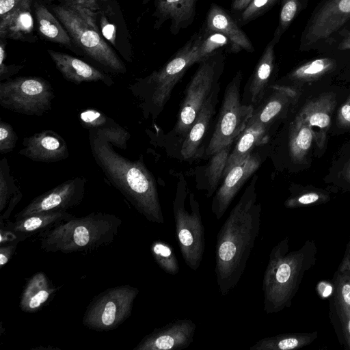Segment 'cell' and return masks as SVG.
<instances>
[{
    "instance_id": "cell-38",
    "label": "cell",
    "mask_w": 350,
    "mask_h": 350,
    "mask_svg": "<svg viewBox=\"0 0 350 350\" xmlns=\"http://www.w3.org/2000/svg\"><path fill=\"white\" fill-rule=\"evenodd\" d=\"M150 250L154 260L165 273L176 275L179 272L178 260L170 245L158 240L152 243Z\"/></svg>"
},
{
    "instance_id": "cell-21",
    "label": "cell",
    "mask_w": 350,
    "mask_h": 350,
    "mask_svg": "<svg viewBox=\"0 0 350 350\" xmlns=\"http://www.w3.org/2000/svg\"><path fill=\"white\" fill-rule=\"evenodd\" d=\"M47 51L57 69L66 80L75 84L100 81L108 87L114 85L109 75L83 60L52 49H48Z\"/></svg>"
},
{
    "instance_id": "cell-5",
    "label": "cell",
    "mask_w": 350,
    "mask_h": 350,
    "mask_svg": "<svg viewBox=\"0 0 350 350\" xmlns=\"http://www.w3.org/2000/svg\"><path fill=\"white\" fill-rule=\"evenodd\" d=\"M201 37L187 43L163 67L150 75L136 79L129 89L138 102L144 118L156 119L169 100L172 90L194 63L199 62Z\"/></svg>"
},
{
    "instance_id": "cell-14",
    "label": "cell",
    "mask_w": 350,
    "mask_h": 350,
    "mask_svg": "<svg viewBox=\"0 0 350 350\" xmlns=\"http://www.w3.org/2000/svg\"><path fill=\"white\" fill-rule=\"evenodd\" d=\"M87 182V178L83 176H77L63 182L33 199L15 215V219L40 213L67 211L78 206L83 200Z\"/></svg>"
},
{
    "instance_id": "cell-1",
    "label": "cell",
    "mask_w": 350,
    "mask_h": 350,
    "mask_svg": "<svg viewBox=\"0 0 350 350\" xmlns=\"http://www.w3.org/2000/svg\"><path fill=\"white\" fill-rule=\"evenodd\" d=\"M255 175L219 229L215 244V273L221 296L241 278L260 229Z\"/></svg>"
},
{
    "instance_id": "cell-2",
    "label": "cell",
    "mask_w": 350,
    "mask_h": 350,
    "mask_svg": "<svg viewBox=\"0 0 350 350\" xmlns=\"http://www.w3.org/2000/svg\"><path fill=\"white\" fill-rule=\"evenodd\" d=\"M88 131L92 157L111 185L148 221L163 224L156 181L142 157L131 161L114 150L104 134Z\"/></svg>"
},
{
    "instance_id": "cell-49",
    "label": "cell",
    "mask_w": 350,
    "mask_h": 350,
    "mask_svg": "<svg viewBox=\"0 0 350 350\" xmlns=\"http://www.w3.org/2000/svg\"><path fill=\"white\" fill-rule=\"evenodd\" d=\"M252 0H234L232 8L236 10L245 9Z\"/></svg>"
},
{
    "instance_id": "cell-13",
    "label": "cell",
    "mask_w": 350,
    "mask_h": 350,
    "mask_svg": "<svg viewBox=\"0 0 350 350\" xmlns=\"http://www.w3.org/2000/svg\"><path fill=\"white\" fill-rule=\"evenodd\" d=\"M350 20V0H325L314 12L304 31L301 48L329 40Z\"/></svg>"
},
{
    "instance_id": "cell-28",
    "label": "cell",
    "mask_w": 350,
    "mask_h": 350,
    "mask_svg": "<svg viewBox=\"0 0 350 350\" xmlns=\"http://www.w3.org/2000/svg\"><path fill=\"white\" fill-rule=\"evenodd\" d=\"M207 27L210 31L225 35L231 41L233 51L244 49L253 51V46L244 32L227 13L217 5L212 6L209 11Z\"/></svg>"
},
{
    "instance_id": "cell-22",
    "label": "cell",
    "mask_w": 350,
    "mask_h": 350,
    "mask_svg": "<svg viewBox=\"0 0 350 350\" xmlns=\"http://www.w3.org/2000/svg\"><path fill=\"white\" fill-rule=\"evenodd\" d=\"M220 90L219 83L201 108L196 120L182 142L180 154L184 159L196 156L215 113Z\"/></svg>"
},
{
    "instance_id": "cell-12",
    "label": "cell",
    "mask_w": 350,
    "mask_h": 350,
    "mask_svg": "<svg viewBox=\"0 0 350 350\" xmlns=\"http://www.w3.org/2000/svg\"><path fill=\"white\" fill-rule=\"evenodd\" d=\"M218 84L215 64L213 62L203 60L185 90L172 131L182 142L201 108Z\"/></svg>"
},
{
    "instance_id": "cell-39",
    "label": "cell",
    "mask_w": 350,
    "mask_h": 350,
    "mask_svg": "<svg viewBox=\"0 0 350 350\" xmlns=\"http://www.w3.org/2000/svg\"><path fill=\"white\" fill-rule=\"evenodd\" d=\"M18 137L13 126L2 120L0 121V153L7 154L13 151Z\"/></svg>"
},
{
    "instance_id": "cell-52",
    "label": "cell",
    "mask_w": 350,
    "mask_h": 350,
    "mask_svg": "<svg viewBox=\"0 0 350 350\" xmlns=\"http://www.w3.org/2000/svg\"><path fill=\"white\" fill-rule=\"evenodd\" d=\"M148 1H149V0H144V3H146Z\"/></svg>"
},
{
    "instance_id": "cell-32",
    "label": "cell",
    "mask_w": 350,
    "mask_h": 350,
    "mask_svg": "<svg viewBox=\"0 0 350 350\" xmlns=\"http://www.w3.org/2000/svg\"><path fill=\"white\" fill-rule=\"evenodd\" d=\"M313 332H293L265 337L257 340L250 350H293L303 348L313 342L318 337Z\"/></svg>"
},
{
    "instance_id": "cell-27",
    "label": "cell",
    "mask_w": 350,
    "mask_h": 350,
    "mask_svg": "<svg viewBox=\"0 0 350 350\" xmlns=\"http://www.w3.org/2000/svg\"><path fill=\"white\" fill-rule=\"evenodd\" d=\"M33 10L38 31L44 39L80 54L68 31L53 13L38 1L33 3Z\"/></svg>"
},
{
    "instance_id": "cell-16",
    "label": "cell",
    "mask_w": 350,
    "mask_h": 350,
    "mask_svg": "<svg viewBox=\"0 0 350 350\" xmlns=\"http://www.w3.org/2000/svg\"><path fill=\"white\" fill-rule=\"evenodd\" d=\"M196 325L191 319H176L145 336L134 350H176L193 341Z\"/></svg>"
},
{
    "instance_id": "cell-10",
    "label": "cell",
    "mask_w": 350,
    "mask_h": 350,
    "mask_svg": "<svg viewBox=\"0 0 350 350\" xmlns=\"http://www.w3.org/2000/svg\"><path fill=\"white\" fill-rule=\"evenodd\" d=\"M138 293L139 289L129 284L103 291L87 307L82 323L100 332L116 329L131 314Z\"/></svg>"
},
{
    "instance_id": "cell-15",
    "label": "cell",
    "mask_w": 350,
    "mask_h": 350,
    "mask_svg": "<svg viewBox=\"0 0 350 350\" xmlns=\"http://www.w3.org/2000/svg\"><path fill=\"white\" fill-rule=\"evenodd\" d=\"M329 317L340 345L350 350V269L334 273Z\"/></svg>"
},
{
    "instance_id": "cell-50",
    "label": "cell",
    "mask_w": 350,
    "mask_h": 350,
    "mask_svg": "<svg viewBox=\"0 0 350 350\" xmlns=\"http://www.w3.org/2000/svg\"><path fill=\"white\" fill-rule=\"evenodd\" d=\"M342 174L347 181L350 183V160L345 166Z\"/></svg>"
},
{
    "instance_id": "cell-26",
    "label": "cell",
    "mask_w": 350,
    "mask_h": 350,
    "mask_svg": "<svg viewBox=\"0 0 350 350\" xmlns=\"http://www.w3.org/2000/svg\"><path fill=\"white\" fill-rule=\"evenodd\" d=\"M268 129L260 124L247 122L244 130L236 139L235 146L229 154L222 178L232 167L252 154L254 148L268 142Z\"/></svg>"
},
{
    "instance_id": "cell-51",
    "label": "cell",
    "mask_w": 350,
    "mask_h": 350,
    "mask_svg": "<svg viewBox=\"0 0 350 350\" xmlns=\"http://www.w3.org/2000/svg\"><path fill=\"white\" fill-rule=\"evenodd\" d=\"M46 2H51V1H63V0H44Z\"/></svg>"
},
{
    "instance_id": "cell-41",
    "label": "cell",
    "mask_w": 350,
    "mask_h": 350,
    "mask_svg": "<svg viewBox=\"0 0 350 350\" xmlns=\"http://www.w3.org/2000/svg\"><path fill=\"white\" fill-rule=\"evenodd\" d=\"M299 7L298 0H283L280 14V27L285 30L294 19Z\"/></svg>"
},
{
    "instance_id": "cell-33",
    "label": "cell",
    "mask_w": 350,
    "mask_h": 350,
    "mask_svg": "<svg viewBox=\"0 0 350 350\" xmlns=\"http://www.w3.org/2000/svg\"><path fill=\"white\" fill-rule=\"evenodd\" d=\"M314 135L308 125L299 116L292 122L288 135L290 156L295 163H303L310 152Z\"/></svg>"
},
{
    "instance_id": "cell-17",
    "label": "cell",
    "mask_w": 350,
    "mask_h": 350,
    "mask_svg": "<svg viewBox=\"0 0 350 350\" xmlns=\"http://www.w3.org/2000/svg\"><path fill=\"white\" fill-rule=\"evenodd\" d=\"M260 165V157L252 152L222 178L211 204L212 213L217 219L224 216L236 195Z\"/></svg>"
},
{
    "instance_id": "cell-43",
    "label": "cell",
    "mask_w": 350,
    "mask_h": 350,
    "mask_svg": "<svg viewBox=\"0 0 350 350\" xmlns=\"http://www.w3.org/2000/svg\"><path fill=\"white\" fill-rule=\"evenodd\" d=\"M21 240H15L0 245V265L2 267L7 264L14 254Z\"/></svg>"
},
{
    "instance_id": "cell-46",
    "label": "cell",
    "mask_w": 350,
    "mask_h": 350,
    "mask_svg": "<svg viewBox=\"0 0 350 350\" xmlns=\"http://www.w3.org/2000/svg\"><path fill=\"white\" fill-rule=\"evenodd\" d=\"M27 0H0V17H3L19 7Z\"/></svg>"
},
{
    "instance_id": "cell-8",
    "label": "cell",
    "mask_w": 350,
    "mask_h": 350,
    "mask_svg": "<svg viewBox=\"0 0 350 350\" xmlns=\"http://www.w3.org/2000/svg\"><path fill=\"white\" fill-rule=\"evenodd\" d=\"M55 98L51 83L39 77H18L0 83V105L16 113L41 116Z\"/></svg>"
},
{
    "instance_id": "cell-30",
    "label": "cell",
    "mask_w": 350,
    "mask_h": 350,
    "mask_svg": "<svg viewBox=\"0 0 350 350\" xmlns=\"http://www.w3.org/2000/svg\"><path fill=\"white\" fill-rule=\"evenodd\" d=\"M56 288L42 272H38L29 279L20 300V308L25 312H36L54 294Z\"/></svg>"
},
{
    "instance_id": "cell-6",
    "label": "cell",
    "mask_w": 350,
    "mask_h": 350,
    "mask_svg": "<svg viewBox=\"0 0 350 350\" xmlns=\"http://www.w3.org/2000/svg\"><path fill=\"white\" fill-rule=\"evenodd\" d=\"M59 1L51 5V11L65 27L80 54H85L108 72L125 73L123 62L87 17L68 1Z\"/></svg>"
},
{
    "instance_id": "cell-37",
    "label": "cell",
    "mask_w": 350,
    "mask_h": 350,
    "mask_svg": "<svg viewBox=\"0 0 350 350\" xmlns=\"http://www.w3.org/2000/svg\"><path fill=\"white\" fill-rule=\"evenodd\" d=\"M331 199L329 193L321 189H307L298 190L284 202L285 207L297 208L310 206H316L327 203Z\"/></svg>"
},
{
    "instance_id": "cell-31",
    "label": "cell",
    "mask_w": 350,
    "mask_h": 350,
    "mask_svg": "<svg viewBox=\"0 0 350 350\" xmlns=\"http://www.w3.org/2000/svg\"><path fill=\"white\" fill-rule=\"evenodd\" d=\"M23 198V193L10 173L5 157L0 160V223L6 221L15 206Z\"/></svg>"
},
{
    "instance_id": "cell-25",
    "label": "cell",
    "mask_w": 350,
    "mask_h": 350,
    "mask_svg": "<svg viewBox=\"0 0 350 350\" xmlns=\"http://www.w3.org/2000/svg\"><path fill=\"white\" fill-rule=\"evenodd\" d=\"M73 216L67 211L40 213L14 221L0 223L1 228L28 238L35 234L41 233L55 224Z\"/></svg>"
},
{
    "instance_id": "cell-18",
    "label": "cell",
    "mask_w": 350,
    "mask_h": 350,
    "mask_svg": "<svg viewBox=\"0 0 350 350\" xmlns=\"http://www.w3.org/2000/svg\"><path fill=\"white\" fill-rule=\"evenodd\" d=\"M22 144L18 154L34 161L55 163L69 157L66 140L53 130H44L26 137Z\"/></svg>"
},
{
    "instance_id": "cell-11",
    "label": "cell",
    "mask_w": 350,
    "mask_h": 350,
    "mask_svg": "<svg viewBox=\"0 0 350 350\" xmlns=\"http://www.w3.org/2000/svg\"><path fill=\"white\" fill-rule=\"evenodd\" d=\"M68 1L88 18L108 44L126 61H131L132 49L128 29L120 5L115 0Z\"/></svg>"
},
{
    "instance_id": "cell-4",
    "label": "cell",
    "mask_w": 350,
    "mask_h": 350,
    "mask_svg": "<svg viewBox=\"0 0 350 350\" xmlns=\"http://www.w3.org/2000/svg\"><path fill=\"white\" fill-rule=\"evenodd\" d=\"M121 224V219L111 213L73 215L40 233V247L46 252L66 254L93 250L111 243Z\"/></svg>"
},
{
    "instance_id": "cell-9",
    "label": "cell",
    "mask_w": 350,
    "mask_h": 350,
    "mask_svg": "<svg viewBox=\"0 0 350 350\" xmlns=\"http://www.w3.org/2000/svg\"><path fill=\"white\" fill-rule=\"evenodd\" d=\"M241 73L238 72L226 88L218 119L205 149L207 156H211L221 149L232 145L252 116L254 106L241 101Z\"/></svg>"
},
{
    "instance_id": "cell-24",
    "label": "cell",
    "mask_w": 350,
    "mask_h": 350,
    "mask_svg": "<svg viewBox=\"0 0 350 350\" xmlns=\"http://www.w3.org/2000/svg\"><path fill=\"white\" fill-rule=\"evenodd\" d=\"M81 124L87 130H94L107 136L113 146L126 150L131 137L129 131L103 112L95 109H86L79 116Z\"/></svg>"
},
{
    "instance_id": "cell-47",
    "label": "cell",
    "mask_w": 350,
    "mask_h": 350,
    "mask_svg": "<svg viewBox=\"0 0 350 350\" xmlns=\"http://www.w3.org/2000/svg\"><path fill=\"white\" fill-rule=\"evenodd\" d=\"M339 270L350 269V239L347 245L345 255L338 267Z\"/></svg>"
},
{
    "instance_id": "cell-40",
    "label": "cell",
    "mask_w": 350,
    "mask_h": 350,
    "mask_svg": "<svg viewBox=\"0 0 350 350\" xmlns=\"http://www.w3.org/2000/svg\"><path fill=\"white\" fill-rule=\"evenodd\" d=\"M228 38L221 33L215 32L202 42L199 49L200 62L204 60L215 49L228 43Z\"/></svg>"
},
{
    "instance_id": "cell-48",
    "label": "cell",
    "mask_w": 350,
    "mask_h": 350,
    "mask_svg": "<svg viewBox=\"0 0 350 350\" xmlns=\"http://www.w3.org/2000/svg\"><path fill=\"white\" fill-rule=\"evenodd\" d=\"M340 50L350 49V31H347L338 44Z\"/></svg>"
},
{
    "instance_id": "cell-20",
    "label": "cell",
    "mask_w": 350,
    "mask_h": 350,
    "mask_svg": "<svg viewBox=\"0 0 350 350\" xmlns=\"http://www.w3.org/2000/svg\"><path fill=\"white\" fill-rule=\"evenodd\" d=\"M269 94L254 109L248 122H256L269 129L279 118L288 112L296 100L297 93L291 87L273 85L269 86Z\"/></svg>"
},
{
    "instance_id": "cell-34",
    "label": "cell",
    "mask_w": 350,
    "mask_h": 350,
    "mask_svg": "<svg viewBox=\"0 0 350 350\" xmlns=\"http://www.w3.org/2000/svg\"><path fill=\"white\" fill-rule=\"evenodd\" d=\"M231 146L232 145L228 146L211 156V160L204 172L206 180L200 188L207 191L206 196L208 198L211 197L218 189Z\"/></svg>"
},
{
    "instance_id": "cell-42",
    "label": "cell",
    "mask_w": 350,
    "mask_h": 350,
    "mask_svg": "<svg viewBox=\"0 0 350 350\" xmlns=\"http://www.w3.org/2000/svg\"><path fill=\"white\" fill-rule=\"evenodd\" d=\"M275 1L276 0H252L244 9L241 14L242 19L247 21L252 18Z\"/></svg>"
},
{
    "instance_id": "cell-45",
    "label": "cell",
    "mask_w": 350,
    "mask_h": 350,
    "mask_svg": "<svg viewBox=\"0 0 350 350\" xmlns=\"http://www.w3.org/2000/svg\"><path fill=\"white\" fill-rule=\"evenodd\" d=\"M22 65H7L5 62L0 63V81H3L18 73L22 68Z\"/></svg>"
},
{
    "instance_id": "cell-19",
    "label": "cell",
    "mask_w": 350,
    "mask_h": 350,
    "mask_svg": "<svg viewBox=\"0 0 350 350\" xmlns=\"http://www.w3.org/2000/svg\"><path fill=\"white\" fill-rule=\"evenodd\" d=\"M336 104L335 94L333 92L325 93L308 102L297 114L312 130L319 149L325 146Z\"/></svg>"
},
{
    "instance_id": "cell-23",
    "label": "cell",
    "mask_w": 350,
    "mask_h": 350,
    "mask_svg": "<svg viewBox=\"0 0 350 350\" xmlns=\"http://www.w3.org/2000/svg\"><path fill=\"white\" fill-rule=\"evenodd\" d=\"M33 0H27L10 14L0 17L1 39L33 42Z\"/></svg>"
},
{
    "instance_id": "cell-44",
    "label": "cell",
    "mask_w": 350,
    "mask_h": 350,
    "mask_svg": "<svg viewBox=\"0 0 350 350\" xmlns=\"http://www.w3.org/2000/svg\"><path fill=\"white\" fill-rule=\"evenodd\" d=\"M336 121L340 127H350V94L345 103L338 109Z\"/></svg>"
},
{
    "instance_id": "cell-29",
    "label": "cell",
    "mask_w": 350,
    "mask_h": 350,
    "mask_svg": "<svg viewBox=\"0 0 350 350\" xmlns=\"http://www.w3.org/2000/svg\"><path fill=\"white\" fill-rule=\"evenodd\" d=\"M274 42L265 48L253 73L247 88L248 105L255 108L263 99L274 67Z\"/></svg>"
},
{
    "instance_id": "cell-7",
    "label": "cell",
    "mask_w": 350,
    "mask_h": 350,
    "mask_svg": "<svg viewBox=\"0 0 350 350\" xmlns=\"http://www.w3.org/2000/svg\"><path fill=\"white\" fill-rule=\"evenodd\" d=\"M186 181L180 178L173 201L172 210L176 238L185 264L196 271L205 250L204 227L200 204L187 187Z\"/></svg>"
},
{
    "instance_id": "cell-3",
    "label": "cell",
    "mask_w": 350,
    "mask_h": 350,
    "mask_svg": "<svg viewBox=\"0 0 350 350\" xmlns=\"http://www.w3.org/2000/svg\"><path fill=\"white\" fill-rule=\"evenodd\" d=\"M317 252L314 240L290 250L288 237L272 248L262 280L265 313H277L291 306L305 273L316 264Z\"/></svg>"
},
{
    "instance_id": "cell-35",
    "label": "cell",
    "mask_w": 350,
    "mask_h": 350,
    "mask_svg": "<svg viewBox=\"0 0 350 350\" xmlns=\"http://www.w3.org/2000/svg\"><path fill=\"white\" fill-rule=\"evenodd\" d=\"M336 66V61L332 58H318L297 67L290 73L288 77L295 81H312L331 72Z\"/></svg>"
},
{
    "instance_id": "cell-36",
    "label": "cell",
    "mask_w": 350,
    "mask_h": 350,
    "mask_svg": "<svg viewBox=\"0 0 350 350\" xmlns=\"http://www.w3.org/2000/svg\"><path fill=\"white\" fill-rule=\"evenodd\" d=\"M196 0H158L157 11L160 16L171 18L176 25L193 16Z\"/></svg>"
}]
</instances>
